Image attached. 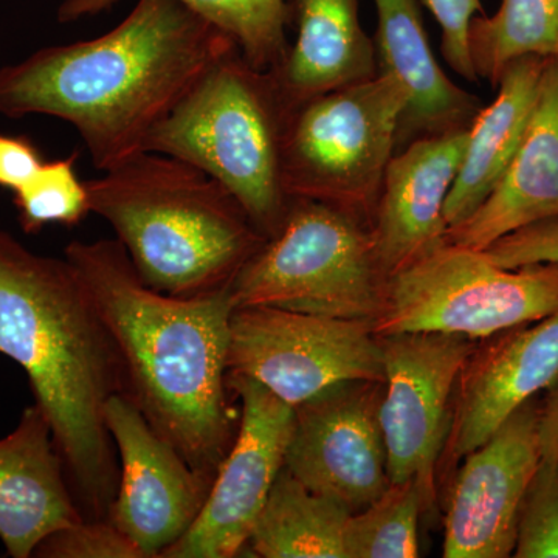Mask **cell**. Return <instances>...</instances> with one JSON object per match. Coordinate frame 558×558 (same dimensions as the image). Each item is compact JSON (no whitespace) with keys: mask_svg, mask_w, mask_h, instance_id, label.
<instances>
[{"mask_svg":"<svg viewBox=\"0 0 558 558\" xmlns=\"http://www.w3.org/2000/svg\"><path fill=\"white\" fill-rule=\"evenodd\" d=\"M105 418L120 462L108 520L143 557L159 558L193 526L213 483L150 427L126 396L109 399Z\"/></svg>","mask_w":558,"mask_h":558,"instance_id":"obj_13","label":"cell"},{"mask_svg":"<svg viewBox=\"0 0 558 558\" xmlns=\"http://www.w3.org/2000/svg\"><path fill=\"white\" fill-rule=\"evenodd\" d=\"M384 354L380 425L391 484L416 480L425 513L436 505V469L449 439L454 391L476 340L458 333L379 336Z\"/></svg>","mask_w":558,"mask_h":558,"instance_id":"obj_10","label":"cell"},{"mask_svg":"<svg viewBox=\"0 0 558 558\" xmlns=\"http://www.w3.org/2000/svg\"><path fill=\"white\" fill-rule=\"evenodd\" d=\"M385 282L368 223L323 202L290 199L281 227L242 267L230 293L234 307L376 322Z\"/></svg>","mask_w":558,"mask_h":558,"instance_id":"obj_6","label":"cell"},{"mask_svg":"<svg viewBox=\"0 0 558 558\" xmlns=\"http://www.w3.org/2000/svg\"><path fill=\"white\" fill-rule=\"evenodd\" d=\"M558 311V263L506 269L480 250L446 244L389 275L377 336L458 333L487 340Z\"/></svg>","mask_w":558,"mask_h":558,"instance_id":"obj_8","label":"cell"},{"mask_svg":"<svg viewBox=\"0 0 558 558\" xmlns=\"http://www.w3.org/2000/svg\"><path fill=\"white\" fill-rule=\"evenodd\" d=\"M512 557H558V462H539L529 484Z\"/></svg>","mask_w":558,"mask_h":558,"instance_id":"obj_27","label":"cell"},{"mask_svg":"<svg viewBox=\"0 0 558 558\" xmlns=\"http://www.w3.org/2000/svg\"><path fill=\"white\" fill-rule=\"evenodd\" d=\"M425 513L416 480L389 484L379 498L351 513L344 527L347 558H416L418 521Z\"/></svg>","mask_w":558,"mask_h":558,"instance_id":"obj_25","label":"cell"},{"mask_svg":"<svg viewBox=\"0 0 558 558\" xmlns=\"http://www.w3.org/2000/svg\"><path fill=\"white\" fill-rule=\"evenodd\" d=\"M43 165V154L31 138L0 132V189L16 193Z\"/></svg>","mask_w":558,"mask_h":558,"instance_id":"obj_31","label":"cell"},{"mask_svg":"<svg viewBox=\"0 0 558 558\" xmlns=\"http://www.w3.org/2000/svg\"><path fill=\"white\" fill-rule=\"evenodd\" d=\"M0 354L27 374L83 520H108L120 462L105 410L124 392L119 348L69 260L38 255L3 230Z\"/></svg>","mask_w":558,"mask_h":558,"instance_id":"obj_3","label":"cell"},{"mask_svg":"<svg viewBox=\"0 0 558 558\" xmlns=\"http://www.w3.org/2000/svg\"><path fill=\"white\" fill-rule=\"evenodd\" d=\"M86 185L90 213L112 227L140 278L167 295L230 289L267 240L226 186L167 154L143 150Z\"/></svg>","mask_w":558,"mask_h":558,"instance_id":"obj_4","label":"cell"},{"mask_svg":"<svg viewBox=\"0 0 558 558\" xmlns=\"http://www.w3.org/2000/svg\"><path fill=\"white\" fill-rule=\"evenodd\" d=\"M64 258L119 348L123 396L213 483L240 422L227 387L230 289L193 299L161 293L117 240L72 241Z\"/></svg>","mask_w":558,"mask_h":558,"instance_id":"obj_2","label":"cell"},{"mask_svg":"<svg viewBox=\"0 0 558 558\" xmlns=\"http://www.w3.org/2000/svg\"><path fill=\"white\" fill-rule=\"evenodd\" d=\"M349 515L339 499L310 490L282 468L247 546L263 558H347Z\"/></svg>","mask_w":558,"mask_h":558,"instance_id":"obj_22","label":"cell"},{"mask_svg":"<svg viewBox=\"0 0 558 558\" xmlns=\"http://www.w3.org/2000/svg\"><path fill=\"white\" fill-rule=\"evenodd\" d=\"M440 27V50L447 64L457 75L470 83L480 78L469 50L470 24L484 14L481 0H422Z\"/></svg>","mask_w":558,"mask_h":558,"instance_id":"obj_29","label":"cell"},{"mask_svg":"<svg viewBox=\"0 0 558 558\" xmlns=\"http://www.w3.org/2000/svg\"><path fill=\"white\" fill-rule=\"evenodd\" d=\"M119 0H62L58 21L75 22L116 5ZM226 33L242 57L260 70L277 68L289 49L288 0H179Z\"/></svg>","mask_w":558,"mask_h":558,"instance_id":"obj_23","label":"cell"},{"mask_svg":"<svg viewBox=\"0 0 558 558\" xmlns=\"http://www.w3.org/2000/svg\"><path fill=\"white\" fill-rule=\"evenodd\" d=\"M469 50L478 78L494 87L513 60L558 58V0H501L492 16L470 24Z\"/></svg>","mask_w":558,"mask_h":558,"instance_id":"obj_24","label":"cell"},{"mask_svg":"<svg viewBox=\"0 0 558 558\" xmlns=\"http://www.w3.org/2000/svg\"><path fill=\"white\" fill-rule=\"evenodd\" d=\"M384 381L344 380L293 407L284 468L355 513L391 484L380 425Z\"/></svg>","mask_w":558,"mask_h":558,"instance_id":"obj_12","label":"cell"},{"mask_svg":"<svg viewBox=\"0 0 558 558\" xmlns=\"http://www.w3.org/2000/svg\"><path fill=\"white\" fill-rule=\"evenodd\" d=\"M459 377L449 453L461 461L527 400L558 379V311L487 339Z\"/></svg>","mask_w":558,"mask_h":558,"instance_id":"obj_15","label":"cell"},{"mask_svg":"<svg viewBox=\"0 0 558 558\" xmlns=\"http://www.w3.org/2000/svg\"><path fill=\"white\" fill-rule=\"evenodd\" d=\"M83 520L49 422L36 403L0 439V542L13 558H31L57 529Z\"/></svg>","mask_w":558,"mask_h":558,"instance_id":"obj_18","label":"cell"},{"mask_svg":"<svg viewBox=\"0 0 558 558\" xmlns=\"http://www.w3.org/2000/svg\"><path fill=\"white\" fill-rule=\"evenodd\" d=\"M78 154L44 161L31 182L14 193L22 230L39 233L50 223L73 227L90 215L86 182L76 172Z\"/></svg>","mask_w":558,"mask_h":558,"instance_id":"obj_26","label":"cell"},{"mask_svg":"<svg viewBox=\"0 0 558 558\" xmlns=\"http://www.w3.org/2000/svg\"><path fill=\"white\" fill-rule=\"evenodd\" d=\"M290 7L295 40L271 69L289 109L379 73L376 44L360 21L359 0H292Z\"/></svg>","mask_w":558,"mask_h":558,"instance_id":"obj_20","label":"cell"},{"mask_svg":"<svg viewBox=\"0 0 558 558\" xmlns=\"http://www.w3.org/2000/svg\"><path fill=\"white\" fill-rule=\"evenodd\" d=\"M483 252L492 263L506 269L558 263V216L513 231Z\"/></svg>","mask_w":558,"mask_h":558,"instance_id":"obj_30","label":"cell"},{"mask_svg":"<svg viewBox=\"0 0 558 558\" xmlns=\"http://www.w3.org/2000/svg\"><path fill=\"white\" fill-rule=\"evenodd\" d=\"M227 374L244 376L296 407L344 380H385L374 319L277 307H234Z\"/></svg>","mask_w":558,"mask_h":558,"instance_id":"obj_9","label":"cell"},{"mask_svg":"<svg viewBox=\"0 0 558 558\" xmlns=\"http://www.w3.org/2000/svg\"><path fill=\"white\" fill-rule=\"evenodd\" d=\"M38 558H145L109 520H81L57 529L36 546Z\"/></svg>","mask_w":558,"mask_h":558,"instance_id":"obj_28","label":"cell"},{"mask_svg":"<svg viewBox=\"0 0 558 558\" xmlns=\"http://www.w3.org/2000/svg\"><path fill=\"white\" fill-rule=\"evenodd\" d=\"M469 130L413 140L389 160L371 236L387 278L447 242L446 208Z\"/></svg>","mask_w":558,"mask_h":558,"instance_id":"obj_16","label":"cell"},{"mask_svg":"<svg viewBox=\"0 0 558 558\" xmlns=\"http://www.w3.org/2000/svg\"><path fill=\"white\" fill-rule=\"evenodd\" d=\"M288 113L274 72L255 68L231 47L150 132L145 150L218 180L269 240L290 204L281 168Z\"/></svg>","mask_w":558,"mask_h":558,"instance_id":"obj_5","label":"cell"},{"mask_svg":"<svg viewBox=\"0 0 558 558\" xmlns=\"http://www.w3.org/2000/svg\"><path fill=\"white\" fill-rule=\"evenodd\" d=\"M537 398L513 411L462 461L446 515V558H508L517 542L521 502L542 462Z\"/></svg>","mask_w":558,"mask_h":558,"instance_id":"obj_14","label":"cell"},{"mask_svg":"<svg viewBox=\"0 0 558 558\" xmlns=\"http://www.w3.org/2000/svg\"><path fill=\"white\" fill-rule=\"evenodd\" d=\"M231 47L179 0H138L105 35L0 68V116L68 121L94 167L109 171L145 150L150 132Z\"/></svg>","mask_w":558,"mask_h":558,"instance_id":"obj_1","label":"cell"},{"mask_svg":"<svg viewBox=\"0 0 558 558\" xmlns=\"http://www.w3.org/2000/svg\"><path fill=\"white\" fill-rule=\"evenodd\" d=\"M407 105L402 84L379 72L289 109L281 153L286 194L371 226Z\"/></svg>","mask_w":558,"mask_h":558,"instance_id":"obj_7","label":"cell"},{"mask_svg":"<svg viewBox=\"0 0 558 558\" xmlns=\"http://www.w3.org/2000/svg\"><path fill=\"white\" fill-rule=\"evenodd\" d=\"M379 72L409 94L399 126L400 143L469 130L483 105L446 75L429 47L417 0H374Z\"/></svg>","mask_w":558,"mask_h":558,"instance_id":"obj_19","label":"cell"},{"mask_svg":"<svg viewBox=\"0 0 558 558\" xmlns=\"http://www.w3.org/2000/svg\"><path fill=\"white\" fill-rule=\"evenodd\" d=\"M546 62L548 58L537 54L509 62L495 86L497 97L470 124L461 167L444 208L449 229L468 219L505 174L537 102Z\"/></svg>","mask_w":558,"mask_h":558,"instance_id":"obj_21","label":"cell"},{"mask_svg":"<svg viewBox=\"0 0 558 558\" xmlns=\"http://www.w3.org/2000/svg\"><path fill=\"white\" fill-rule=\"evenodd\" d=\"M539 446L542 461L558 462V379L548 389V395L542 402Z\"/></svg>","mask_w":558,"mask_h":558,"instance_id":"obj_32","label":"cell"},{"mask_svg":"<svg viewBox=\"0 0 558 558\" xmlns=\"http://www.w3.org/2000/svg\"><path fill=\"white\" fill-rule=\"evenodd\" d=\"M227 387L241 402L236 438L213 480L199 517L160 558L240 556L284 468L293 407L248 377L227 374Z\"/></svg>","mask_w":558,"mask_h":558,"instance_id":"obj_11","label":"cell"},{"mask_svg":"<svg viewBox=\"0 0 558 558\" xmlns=\"http://www.w3.org/2000/svg\"><path fill=\"white\" fill-rule=\"evenodd\" d=\"M558 216V58H548L537 102L497 186L468 219L447 231V242L486 250L532 223Z\"/></svg>","mask_w":558,"mask_h":558,"instance_id":"obj_17","label":"cell"}]
</instances>
